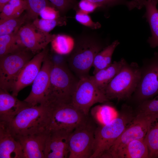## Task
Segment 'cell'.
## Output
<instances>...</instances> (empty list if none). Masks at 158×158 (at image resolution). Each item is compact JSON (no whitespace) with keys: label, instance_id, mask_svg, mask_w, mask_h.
Masks as SVG:
<instances>
[{"label":"cell","instance_id":"obj_1","mask_svg":"<svg viewBox=\"0 0 158 158\" xmlns=\"http://www.w3.org/2000/svg\"><path fill=\"white\" fill-rule=\"evenodd\" d=\"M135 115L132 108L124 104L116 117L102 126L97 127L91 158H102Z\"/></svg>","mask_w":158,"mask_h":158},{"label":"cell","instance_id":"obj_2","mask_svg":"<svg viewBox=\"0 0 158 158\" xmlns=\"http://www.w3.org/2000/svg\"><path fill=\"white\" fill-rule=\"evenodd\" d=\"M105 47L95 37L85 36L75 41L74 48L68 56V67L79 78L89 75L96 55Z\"/></svg>","mask_w":158,"mask_h":158},{"label":"cell","instance_id":"obj_3","mask_svg":"<svg viewBox=\"0 0 158 158\" xmlns=\"http://www.w3.org/2000/svg\"><path fill=\"white\" fill-rule=\"evenodd\" d=\"M48 108L46 104L24 107L10 122L9 129L15 138L46 131Z\"/></svg>","mask_w":158,"mask_h":158},{"label":"cell","instance_id":"obj_4","mask_svg":"<svg viewBox=\"0 0 158 158\" xmlns=\"http://www.w3.org/2000/svg\"><path fill=\"white\" fill-rule=\"evenodd\" d=\"M141 68L136 62H126L104 90L110 100H124L130 98L135 92L140 81Z\"/></svg>","mask_w":158,"mask_h":158},{"label":"cell","instance_id":"obj_5","mask_svg":"<svg viewBox=\"0 0 158 158\" xmlns=\"http://www.w3.org/2000/svg\"><path fill=\"white\" fill-rule=\"evenodd\" d=\"M79 79L68 66L53 64L45 104L52 102L71 103Z\"/></svg>","mask_w":158,"mask_h":158},{"label":"cell","instance_id":"obj_6","mask_svg":"<svg viewBox=\"0 0 158 158\" xmlns=\"http://www.w3.org/2000/svg\"><path fill=\"white\" fill-rule=\"evenodd\" d=\"M46 104L48 108L47 131L63 130L72 132L89 116L71 103L52 102Z\"/></svg>","mask_w":158,"mask_h":158},{"label":"cell","instance_id":"obj_7","mask_svg":"<svg viewBox=\"0 0 158 158\" xmlns=\"http://www.w3.org/2000/svg\"><path fill=\"white\" fill-rule=\"evenodd\" d=\"M97 126L90 117L76 128L69 138V158H91Z\"/></svg>","mask_w":158,"mask_h":158},{"label":"cell","instance_id":"obj_8","mask_svg":"<svg viewBox=\"0 0 158 158\" xmlns=\"http://www.w3.org/2000/svg\"><path fill=\"white\" fill-rule=\"evenodd\" d=\"M158 113H136L133 120L114 143L103 158H116L117 154L131 141L144 139L152 121Z\"/></svg>","mask_w":158,"mask_h":158},{"label":"cell","instance_id":"obj_9","mask_svg":"<svg viewBox=\"0 0 158 158\" xmlns=\"http://www.w3.org/2000/svg\"><path fill=\"white\" fill-rule=\"evenodd\" d=\"M34 54L25 48L0 57V88L9 92Z\"/></svg>","mask_w":158,"mask_h":158},{"label":"cell","instance_id":"obj_10","mask_svg":"<svg viewBox=\"0 0 158 158\" xmlns=\"http://www.w3.org/2000/svg\"><path fill=\"white\" fill-rule=\"evenodd\" d=\"M109 101L104 92L90 80L89 75L79 78L72 96L71 103L88 116L90 108L94 105Z\"/></svg>","mask_w":158,"mask_h":158},{"label":"cell","instance_id":"obj_11","mask_svg":"<svg viewBox=\"0 0 158 158\" xmlns=\"http://www.w3.org/2000/svg\"><path fill=\"white\" fill-rule=\"evenodd\" d=\"M141 70L140 79L133 95L139 103L158 95V52L147 61Z\"/></svg>","mask_w":158,"mask_h":158},{"label":"cell","instance_id":"obj_12","mask_svg":"<svg viewBox=\"0 0 158 158\" xmlns=\"http://www.w3.org/2000/svg\"><path fill=\"white\" fill-rule=\"evenodd\" d=\"M53 64L48 55L42 63L37 76L32 83L30 92L24 100L31 106L44 104L46 100Z\"/></svg>","mask_w":158,"mask_h":158},{"label":"cell","instance_id":"obj_13","mask_svg":"<svg viewBox=\"0 0 158 158\" xmlns=\"http://www.w3.org/2000/svg\"><path fill=\"white\" fill-rule=\"evenodd\" d=\"M17 34L24 47L34 54L47 47L56 35L42 31L32 23L22 26Z\"/></svg>","mask_w":158,"mask_h":158},{"label":"cell","instance_id":"obj_14","mask_svg":"<svg viewBox=\"0 0 158 158\" xmlns=\"http://www.w3.org/2000/svg\"><path fill=\"white\" fill-rule=\"evenodd\" d=\"M48 54V49L46 47L37 54L26 64L13 85L11 91V94L17 97L20 91L32 83Z\"/></svg>","mask_w":158,"mask_h":158},{"label":"cell","instance_id":"obj_15","mask_svg":"<svg viewBox=\"0 0 158 158\" xmlns=\"http://www.w3.org/2000/svg\"><path fill=\"white\" fill-rule=\"evenodd\" d=\"M47 132L44 158H68L69 138L72 131L59 130Z\"/></svg>","mask_w":158,"mask_h":158},{"label":"cell","instance_id":"obj_16","mask_svg":"<svg viewBox=\"0 0 158 158\" xmlns=\"http://www.w3.org/2000/svg\"><path fill=\"white\" fill-rule=\"evenodd\" d=\"M0 158H24L22 146L7 123L0 121Z\"/></svg>","mask_w":158,"mask_h":158},{"label":"cell","instance_id":"obj_17","mask_svg":"<svg viewBox=\"0 0 158 158\" xmlns=\"http://www.w3.org/2000/svg\"><path fill=\"white\" fill-rule=\"evenodd\" d=\"M48 132L16 137L20 143L24 158H44V150Z\"/></svg>","mask_w":158,"mask_h":158},{"label":"cell","instance_id":"obj_18","mask_svg":"<svg viewBox=\"0 0 158 158\" xmlns=\"http://www.w3.org/2000/svg\"><path fill=\"white\" fill-rule=\"evenodd\" d=\"M0 88V121L8 123L28 104Z\"/></svg>","mask_w":158,"mask_h":158},{"label":"cell","instance_id":"obj_19","mask_svg":"<svg viewBox=\"0 0 158 158\" xmlns=\"http://www.w3.org/2000/svg\"><path fill=\"white\" fill-rule=\"evenodd\" d=\"M126 62L124 59L121 58L120 61H114L107 67L98 71L93 75H89V78L104 92L105 89Z\"/></svg>","mask_w":158,"mask_h":158},{"label":"cell","instance_id":"obj_20","mask_svg":"<svg viewBox=\"0 0 158 158\" xmlns=\"http://www.w3.org/2000/svg\"><path fill=\"white\" fill-rule=\"evenodd\" d=\"M158 0H146L144 5L146 11L144 16L149 23L151 32L147 42L152 48L158 47Z\"/></svg>","mask_w":158,"mask_h":158},{"label":"cell","instance_id":"obj_21","mask_svg":"<svg viewBox=\"0 0 158 158\" xmlns=\"http://www.w3.org/2000/svg\"><path fill=\"white\" fill-rule=\"evenodd\" d=\"M149 158L148 149L144 138L130 142L116 155V158Z\"/></svg>","mask_w":158,"mask_h":158},{"label":"cell","instance_id":"obj_22","mask_svg":"<svg viewBox=\"0 0 158 158\" xmlns=\"http://www.w3.org/2000/svg\"><path fill=\"white\" fill-rule=\"evenodd\" d=\"M119 44L118 40L114 41L110 45L105 47L95 56L93 64L94 68L93 74L100 70L109 66L111 63L113 53Z\"/></svg>","mask_w":158,"mask_h":158},{"label":"cell","instance_id":"obj_23","mask_svg":"<svg viewBox=\"0 0 158 158\" xmlns=\"http://www.w3.org/2000/svg\"><path fill=\"white\" fill-rule=\"evenodd\" d=\"M25 48L17 34L0 36V57Z\"/></svg>","mask_w":158,"mask_h":158},{"label":"cell","instance_id":"obj_24","mask_svg":"<svg viewBox=\"0 0 158 158\" xmlns=\"http://www.w3.org/2000/svg\"><path fill=\"white\" fill-rule=\"evenodd\" d=\"M52 48L56 53L69 54L73 50L75 41L73 37L65 35H56L51 42Z\"/></svg>","mask_w":158,"mask_h":158},{"label":"cell","instance_id":"obj_25","mask_svg":"<svg viewBox=\"0 0 158 158\" xmlns=\"http://www.w3.org/2000/svg\"><path fill=\"white\" fill-rule=\"evenodd\" d=\"M149 158L158 157V116L151 123L144 138Z\"/></svg>","mask_w":158,"mask_h":158},{"label":"cell","instance_id":"obj_26","mask_svg":"<svg viewBox=\"0 0 158 158\" xmlns=\"http://www.w3.org/2000/svg\"><path fill=\"white\" fill-rule=\"evenodd\" d=\"M26 0H10L0 11L1 19L14 18L20 16L27 9Z\"/></svg>","mask_w":158,"mask_h":158},{"label":"cell","instance_id":"obj_27","mask_svg":"<svg viewBox=\"0 0 158 158\" xmlns=\"http://www.w3.org/2000/svg\"><path fill=\"white\" fill-rule=\"evenodd\" d=\"M27 18L26 15L14 18L0 20V36L18 33Z\"/></svg>","mask_w":158,"mask_h":158},{"label":"cell","instance_id":"obj_28","mask_svg":"<svg viewBox=\"0 0 158 158\" xmlns=\"http://www.w3.org/2000/svg\"><path fill=\"white\" fill-rule=\"evenodd\" d=\"M26 1L27 18L33 20L38 18L40 12L46 6H50L48 0H26Z\"/></svg>","mask_w":158,"mask_h":158},{"label":"cell","instance_id":"obj_29","mask_svg":"<svg viewBox=\"0 0 158 158\" xmlns=\"http://www.w3.org/2000/svg\"><path fill=\"white\" fill-rule=\"evenodd\" d=\"M65 19L62 18L55 20H47L43 18H36L32 23L37 29L42 31L49 32L58 25L64 24Z\"/></svg>","mask_w":158,"mask_h":158},{"label":"cell","instance_id":"obj_30","mask_svg":"<svg viewBox=\"0 0 158 158\" xmlns=\"http://www.w3.org/2000/svg\"><path fill=\"white\" fill-rule=\"evenodd\" d=\"M135 113L147 114L158 113V95L140 103Z\"/></svg>","mask_w":158,"mask_h":158},{"label":"cell","instance_id":"obj_31","mask_svg":"<svg viewBox=\"0 0 158 158\" xmlns=\"http://www.w3.org/2000/svg\"><path fill=\"white\" fill-rule=\"evenodd\" d=\"M75 19L81 24L93 29H98L101 27V25L99 22L93 21L88 14L79 9L76 12Z\"/></svg>","mask_w":158,"mask_h":158},{"label":"cell","instance_id":"obj_32","mask_svg":"<svg viewBox=\"0 0 158 158\" xmlns=\"http://www.w3.org/2000/svg\"><path fill=\"white\" fill-rule=\"evenodd\" d=\"M41 18L47 20H55L60 18L59 11L53 6H48L40 12L39 15Z\"/></svg>","mask_w":158,"mask_h":158},{"label":"cell","instance_id":"obj_33","mask_svg":"<svg viewBox=\"0 0 158 158\" xmlns=\"http://www.w3.org/2000/svg\"><path fill=\"white\" fill-rule=\"evenodd\" d=\"M54 7L59 11H65L69 8L74 6L75 0H48Z\"/></svg>","mask_w":158,"mask_h":158},{"label":"cell","instance_id":"obj_34","mask_svg":"<svg viewBox=\"0 0 158 158\" xmlns=\"http://www.w3.org/2000/svg\"><path fill=\"white\" fill-rule=\"evenodd\" d=\"M78 6L80 10L88 14L93 12L97 8H100L97 4L88 0H80Z\"/></svg>","mask_w":158,"mask_h":158},{"label":"cell","instance_id":"obj_35","mask_svg":"<svg viewBox=\"0 0 158 158\" xmlns=\"http://www.w3.org/2000/svg\"><path fill=\"white\" fill-rule=\"evenodd\" d=\"M98 5L100 7H108L116 5L125 4L126 0H88Z\"/></svg>","mask_w":158,"mask_h":158},{"label":"cell","instance_id":"obj_36","mask_svg":"<svg viewBox=\"0 0 158 158\" xmlns=\"http://www.w3.org/2000/svg\"><path fill=\"white\" fill-rule=\"evenodd\" d=\"M101 118L104 124H106L113 119L112 118V108L109 106L104 105L99 107Z\"/></svg>","mask_w":158,"mask_h":158},{"label":"cell","instance_id":"obj_37","mask_svg":"<svg viewBox=\"0 0 158 158\" xmlns=\"http://www.w3.org/2000/svg\"><path fill=\"white\" fill-rule=\"evenodd\" d=\"M146 0H131L127 1L126 4L129 10L135 8L141 9L145 5Z\"/></svg>","mask_w":158,"mask_h":158},{"label":"cell","instance_id":"obj_38","mask_svg":"<svg viewBox=\"0 0 158 158\" xmlns=\"http://www.w3.org/2000/svg\"><path fill=\"white\" fill-rule=\"evenodd\" d=\"M10 0H0V11H1L4 6Z\"/></svg>","mask_w":158,"mask_h":158},{"label":"cell","instance_id":"obj_39","mask_svg":"<svg viewBox=\"0 0 158 158\" xmlns=\"http://www.w3.org/2000/svg\"></svg>","mask_w":158,"mask_h":158}]
</instances>
